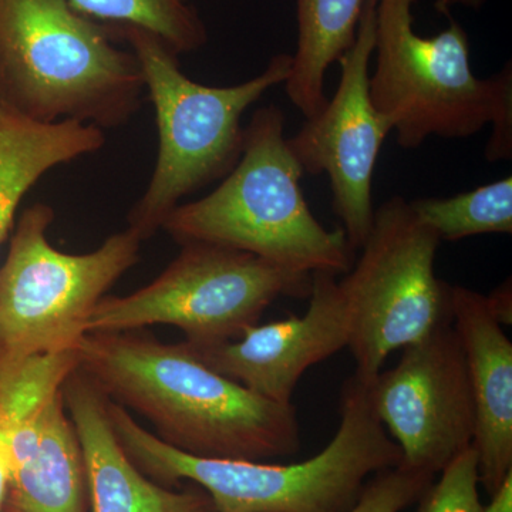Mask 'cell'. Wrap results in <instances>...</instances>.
<instances>
[{
	"label": "cell",
	"mask_w": 512,
	"mask_h": 512,
	"mask_svg": "<svg viewBox=\"0 0 512 512\" xmlns=\"http://www.w3.org/2000/svg\"><path fill=\"white\" fill-rule=\"evenodd\" d=\"M483 512H512V474L507 477Z\"/></svg>",
	"instance_id": "obj_23"
},
{
	"label": "cell",
	"mask_w": 512,
	"mask_h": 512,
	"mask_svg": "<svg viewBox=\"0 0 512 512\" xmlns=\"http://www.w3.org/2000/svg\"><path fill=\"white\" fill-rule=\"evenodd\" d=\"M377 419L402 451L399 466L436 477L473 446L476 410L453 325L403 349L369 386Z\"/></svg>",
	"instance_id": "obj_11"
},
{
	"label": "cell",
	"mask_w": 512,
	"mask_h": 512,
	"mask_svg": "<svg viewBox=\"0 0 512 512\" xmlns=\"http://www.w3.org/2000/svg\"><path fill=\"white\" fill-rule=\"evenodd\" d=\"M485 0H437L436 9L441 13L450 15V9L454 6H466V8L480 9Z\"/></svg>",
	"instance_id": "obj_25"
},
{
	"label": "cell",
	"mask_w": 512,
	"mask_h": 512,
	"mask_svg": "<svg viewBox=\"0 0 512 512\" xmlns=\"http://www.w3.org/2000/svg\"><path fill=\"white\" fill-rule=\"evenodd\" d=\"M348 343V309L339 281L328 272H313L305 315L251 326L227 342L187 345L220 375L272 402L289 404L306 370Z\"/></svg>",
	"instance_id": "obj_12"
},
{
	"label": "cell",
	"mask_w": 512,
	"mask_h": 512,
	"mask_svg": "<svg viewBox=\"0 0 512 512\" xmlns=\"http://www.w3.org/2000/svg\"><path fill=\"white\" fill-rule=\"evenodd\" d=\"M183 2L188 3V2H190V0H183Z\"/></svg>",
	"instance_id": "obj_26"
},
{
	"label": "cell",
	"mask_w": 512,
	"mask_h": 512,
	"mask_svg": "<svg viewBox=\"0 0 512 512\" xmlns=\"http://www.w3.org/2000/svg\"><path fill=\"white\" fill-rule=\"evenodd\" d=\"M312 274L293 271L237 249L181 245L180 254L151 284L126 296H104L87 333L171 325L190 345L238 339L258 325L279 298H309Z\"/></svg>",
	"instance_id": "obj_8"
},
{
	"label": "cell",
	"mask_w": 512,
	"mask_h": 512,
	"mask_svg": "<svg viewBox=\"0 0 512 512\" xmlns=\"http://www.w3.org/2000/svg\"><path fill=\"white\" fill-rule=\"evenodd\" d=\"M63 396L82 444L90 512H215L202 488L170 490L131 461L111 426L106 394L79 366Z\"/></svg>",
	"instance_id": "obj_15"
},
{
	"label": "cell",
	"mask_w": 512,
	"mask_h": 512,
	"mask_svg": "<svg viewBox=\"0 0 512 512\" xmlns=\"http://www.w3.org/2000/svg\"><path fill=\"white\" fill-rule=\"evenodd\" d=\"M369 386L356 375L348 379L335 436L316 456L292 464L191 456L144 429L113 400L107 410L121 446L147 477L200 485L215 512H349L369 478L402 461L373 410Z\"/></svg>",
	"instance_id": "obj_2"
},
{
	"label": "cell",
	"mask_w": 512,
	"mask_h": 512,
	"mask_svg": "<svg viewBox=\"0 0 512 512\" xmlns=\"http://www.w3.org/2000/svg\"><path fill=\"white\" fill-rule=\"evenodd\" d=\"M76 352L101 392L150 420L158 439L177 450L248 461L301 450L293 403L272 402L220 375L185 342L170 345L141 330L87 333Z\"/></svg>",
	"instance_id": "obj_1"
},
{
	"label": "cell",
	"mask_w": 512,
	"mask_h": 512,
	"mask_svg": "<svg viewBox=\"0 0 512 512\" xmlns=\"http://www.w3.org/2000/svg\"><path fill=\"white\" fill-rule=\"evenodd\" d=\"M434 477L402 466L370 478L349 512H402L417 503Z\"/></svg>",
	"instance_id": "obj_21"
},
{
	"label": "cell",
	"mask_w": 512,
	"mask_h": 512,
	"mask_svg": "<svg viewBox=\"0 0 512 512\" xmlns=\"http://www.w3.org/2000/svg\"><path fill=\"white\" fill-rule=\"evenodd\" d=\"M476 448L454 458L419 498L417 512H483Z\"/></svg>",
	"instance_id": "obj_20"
},
{
	"label": "cell",
	"mask_w": 512,
	"mask_h": 512,
	"mask_svg": "<svg viewBox=\"0 0 512 512\" xmlns=\"http://www.w3.org/2000/svg\"><path fill=\"white\" fill-rule=\"evenodd\" d=\"M303 170L275 104L252 114L237 165L211 194L181 204L163 231L178 245L208 244L248 252L293 271L348 274L355 249L342 228L326 229L303 194Z\"/></svg>",
	"instance_id": "obj_4"
},
{
	"label": "cell",
	"mask_w": 512,
	"mask_h": 512,
	"mask_svg": "<svg viewBox=\"0 0 512 512\" xmlns=\"http://www.w3.org/2000/svg\"><path fill=\"white\" fill-rule=\"evenodd\" d=\"M365 0H296L298 45L286 94L305 119L328 103L326 73L355 42Z\"/></svg>",
	"instance_id": "obj_17"
},
{
	"label": "cell",
	"mask_w": 512,
	"mask_h": 512,
	"mask_svg": "<svg viewBox=\"0 0 512 512\" xmlns=\"http://www.w3.org/2000/svg\"><path fill=\"white\" fill-rule=\"evenodd\" d=\"M450 301L476 410L478 476L493 497L512 474V343L488 296L451 286Z\"/></svg>",
	"instance_id": "obj_13"
},
{
	"label": "cell",
	"mask_w": 512,
	"mask_h": 512,
	"mask_svg": "<svg viewBox=\"0 0 512 512\" xmlns=\"http://www.w3.org/2000/svg\"><path fill=\"white\" fill-rule=\"evenodd\" d=\"M53 221L55 210L36 202L13 227L0 268V367L76 350L97 303L140 259L130 228L89 254H64L47 238Z\"/></svg>",
	"instance_id": "obj_7"
},
{
	"label": "cell",
	"mask_w": 512,
	"mask_h": 512,
	"mask_svg": "<svg viewBox=\"0 0 512 512\" xmlns=\"http://www.w3.org/2000/svg\"><path fill=\"white\" fill-rule=\"evenodd\" d=\"M413 214L440 241H461L483 234H511L512 177L481 185L450 198L409 201Z\"/></svg>",
	"instance_id": "obj_18"
},
{
	"label": "cell",
	"mask_w": 512,
	"mask_h": 512,
	"mask_svg": "<svg viewBox=\"0 0 512 512\" xmlns=\"http://www.w3.org/2000/svg\"><path fill=\"white\" fill-rule=\"evenodd\" d=\"M10 477L8 444H6L5 434L0 430V511L5 504L6 491H8Z\"/></svg>",
	"instance_id": "obj_24"
},
{
	"label": "cell",
	"mask_w": 512,
	"mask_h": 512,
	"mask_svg": "<svg viewBox=\"0 0 512 512\" xmlns=\"http://www.w3.org/2000/svg\"><path fill=\"white\" fill-rule=\"evenodd\" d=\"M416 0H377L376 66L369 77L373 106L396 131L397 144L419 148L430 137L468 138L493 127L485 147L491 163L512 158V67L481 79L470 42L456 20L431 37L414 29Z\"/></svg>",
	"instance_id": "obj_5"
},
{
	"label": "cell",
	"mask_w": 512,
	"mask_h": 512,
	"mask_svg": "<svg viewBox=\"0 0 512 512\" xmlns=\"http://www.w3.org/2000/svg\"><path fill=\"white\" fill-rule=\"evenodd\" d=\"M377 0H365L353 45L340 56L338 90L323 109L286 138L303 173L328 174L333 211L352 248L365 244L373 220V174L392 126L373 106L370 59L375 50Z\"/></svg>",
	"instance_id": "obj_10"
},
{
	"label": "cell",
	"mask_w": 512,
	"mask_h": 512,
	"mask_svg": "<svg viewBox=\"0 0 512 512\" xmlns=\"http://www.w3.org/2000/svg\"><path fill=\"white\" fill-rule=\"evenodd\" d=\"M440 242L402 197L375 210L359 259L339 281L360 379L372 382L394 350L451 325V285L434 272Z\"/></svg>",
	"instance_id": "obj_9"
},
{
	"label": "cell",
	"mask_w": 512,
	"mask_h": 512,
	"mask_svg": "<svg viewBox=\"0 0 512 512\" xmlns=\"http://www.w3.org/2000/svg\"><path fill=\"white\" fill-rule=\"evenodd\" d=\"M146 96L130 49L69 0H0V100L37 123L126 126Z\"/></svg>",
	"instance_id": "obj_3"
},
{
	"label": "cell",
	"mask_w": 512,
	"mask_h": 512,
	"mask_svg": "<svg viewBox=\"0 0 512 512\" xmlns=\"http://www.w3.org/2000/svg\"><path fill=\"white\" fill-rule=\"evenodd\" d=\"M77 12L103 25L134 26L160 37L180 56L207 43L198 13L183 0H69Z\"/></svg>",
	"instance_id": "obj_19"
},
{
	"label": "cell",
	"mask_w": 512,
	"mask_h": 512,
	"mask_svg": "<svg viewBox=\"0 0 512 512\" xmlns=\"http://www.w3.org/2000/svg\"><path fill=\"white\" fill-rule=\"evenodd\" d=\"M106 26L116 42H126L136 55L156 110V168L127 217V228L147 241L184 198L231 173L244 146L242 116L272 87L285 84L292 55L272 57L264 72L237 86H204L185 76L178 56L154 33Z\"/></svg>",
	"instance_id": "obj_6"
},
{
	"label": "cell",
	"mask_w": 512,
	"mask_h": 512,
	"mask_svg": "<svg viewBox=\"0 0 512 512\" xmlns=\"http://www.w3.org/2000/svg\"><path fill=\"white\" fill-rule=\"evenodd\" d=\"M104 144L99 127L73 120L37 123L0 100V245L15 227L20 202L43 175Z\"/></svg>",
	"instance_id": "obj_16"
},
{
	"label": "cell",
	"mask_w": 512,
	"mask_h": 512,
	"mask_svg": "<svg viewBox=\"0 0 512 512\" xmlns=\"http://www.w3.org/2000/svg\"><path fill=\"white\" fill-rule=\"evenodd\" d=\"M5 439L10 477L3 511L90 512L82 444L63 387L16 420Z\"/></svg>",
	"instance_id": "obj_14"
},
{
	"label": "cell",
	"mask_w": 512,
	"mask_h": 512,
	"mask_svg": "<svg viewBox=\"0 0 512 512\" xmlns=\"http://www.w3.org/2000/svg\"><path fill=\"white\" fill-rule=\"evenodd\" d=\"M0 512H6V511H3V510H2V511H0Z\"/></svg>",
	"instance_id": "obj_27"
},
{
	"label": "cell",
	"mask_w": 512,
	"mask_h": 512,
	"mask_svg": "<svg viewBox=\"0 0 512 512\" xmlns=\"http://www.w3.org/2000/svg\"><path fill=\"white\" fill-rule=\"evenodd\" d=\"M487 296L501 325H510L512 318L511 282L508 281L498 286L493 293Z\"/></svg>",
	"instance_id": "obj_22"
}]
</instances>
